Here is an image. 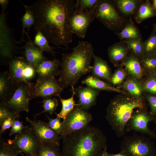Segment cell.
Listing matches in <instances>:
<instances>
[{"mask_svg":"<svg viewBox=\"0 0 156 156\" xmlns=\"http://www.w3.org/2000/svg\"><path fill=\"white\" fill-rule=\"evenodd\" d=\"M82 83L89 87L97 90H105L123 92L119 89L114 88L99 79L92 75L87 76L82 81Z\"/></svg>","mask_w":156,"mask_h":156,"instance_id":"obj_23","label":"cell"},{"mask_svg":"<svg viewBox=\"0 0 156 156\" xmlns=\"http://www.w3.org/2000/svg\"><path fill=\"white\" fill-rule=\"evenodd\" d=\"M144 55L156 54V31L153 30L149 38L143 43Z\"/></svg>","mask_w":156,"mask_h":156,"instance_id":"obj_32","label":"cell"},{"mask_svg":"<svg viewBox=\"0 0 156 156\" xmlns=\"http://www.w3.org/2000/svg\"><path fill=\"white\" fill-rule=\"evenodd\" d=\"M61 62L55 58L52 60L47 59L35 67L38 77H55L59 75Z\"/></svg>","mask_w":156,"mask_h":156,"instance_id":"obj_18","label":"cell"},{"mask_svg":"<svg viewBox=\"0 0 156 156\" xmlns=\"http://www.w3.org/2000/svg\"><path fill=\"white\" fill-rule=\"evenodd\" d=\"M153 2V8L154 11L156 12V0H154Z\"/></svg>","mask_w":156,"mask_h":156,"instance_id":"obj_47","label":"cell"},{"mask_svg":"<svg viewBox=\"0 0 156 156\" xmlns=\"http://www.w3.org/2000/svg\"><path fill=\"white\" fill-rule=\"evenodd\" d=\"M40 143L30 126L16 134L14 139L8 141L21 154L26 156H35Z\"/></svg>","mask_w":156,"mask_h":156,"instance_id":"obj_8","label":"cell"},{"mask_svg":"<svg viewBox=\"0 0 156 156\" xmlns=\"http://www.w3.org/2000/svg\"><path fill=\"white\" fill-rule=\"evenodd\" d=\"M148 99L151 108L152 114H156V96H149Z\"/></svg>","mask_w":156,"mask_h":156,"instance_id":"obj_44","label":"cell"},{"mask_svg":"<svg viewBox=\"0 0 156 156\" xmlns=\"http://www.w3.org/2000/svg\"><path fill=\"white\" fill-rule=\"evenodd\" d=\"M47 117L49 120L48 123L49 127L60 136L62 128V122L61 121V118L56 117L53 119L47 115Z\"/></svg>","mask_w":156,"mask_h":156,"instance_id":"obj_39","label":"cell"},{"mask_svg":"<svg viewBox=\"0 0 156 156\" xmlns=\"http://www.w3.org/2000/svg\"><path fill=\"white\" fill-rule=\"evenodd\" d=\"M6 15L1 11L0 15V55L1 61L3 64H7L15 57V54L18 49L23 47L17 46L21 42L16 40L14 38L13 29L7 25Z\"/></svg>","mask_w":156,"mask_h":156,"instance_id":"obj_5","label":"cell"},{"mask_svg":"<svg viewBox=\"0 0 156 156\" xmlns=\"http://www.w3.org/2000/svg\"><path fill=\"white\" fill-rule=\"evenodd\" d=\"M140 62L144 67L150 69L156 68V54L143 56Z\"/></svg>","mask_w":156,"mask_h":156,"instance_id":"obj_38","label":"cell"},{"mask_svg":"<svg viewBox=\"0 0 156 156\" xmlns=\"http://www.w3.org/2000/svg\"><path fill=\"white\" fill-rule=\"evenodd\" d=\"M42 102L44 110L42 112L37 114L35 116V118L44 113H49L52 114L55 111L58 105V100L55 98L47 97L43 98Z\"/></svg>","mask_w":156,"mask_h":156,"instance_id":"obj_33","label":"cell"},{"mask_svg":"<svg viewBox=\"0 0 156 156\" xmlns=\"http://www.w3.org/2000/svg\"><path fill=\"white\" fill-rule=\"evenodd\" d=\"M95 18L108 29L117 30L123 23V20L117 12L112 1L99 0L94 10Z\"/></svg>","mask_w":156,"mask_h":156,"instance_id":"obj_7","label":"cell"},{"mask_svg":"<svg viewBox=\"0 0 156 156\" xmlns=\"http://www.w3.org/2000/svg\"><path fill=\"white\" fill-rule=\"evenodd\" d=\"M61 156H101L107 139L99 128L87 126L63 139Z\"/></svg>","mask_w":156,"mask_h":156,"instance_id":"obj_3","label":"cell"},{"mask_svg":"<svg viewBox=\"0 0 156 156\" xmlns=\"http://www.w3.org/2000/svg\"><path fill=\"white\" fill-rule=\"evenodd\" d=\"M72 49L71 52L62 54L58 80L64 88L74 87L81 76L91 72L92 67L94 49L90 42L79 41Z\"/></svg>","mask_w":156,"mask_h":156,"instance_id":"obj_2","label":"cell"},{"mask_svg":"<svg viewBox=\"0 0 156 156\" xmlns=\"http://www.w3.org/2000/svg\"><path fill=\"white\" fill-rule=\"evenodd\" d=\"M14 120L12 118H8L4 121L0 127H1L0 131V136H1L6 130L11 127Z\"/></svg>","mask_w":156,"mask_h":156,"instance_id":"obj_43","label":"cell"},{"mask_svg":"<svg viewBox=\"0 0 156 156\" xmlns=\"http://www.w3.org/2000/svg\"><path fill=\"white\" fill-rule=\"evenodd\" d=\"M0 156H18L21 153L14 146L6 143L0 136Z\"/></svg>","mask_w":156,"mask_h":156,"instance_id":"obj_35","label":"cell"},{"mask_svg":"<svg viewBox=\"0 0 156 156\" xmlns=\"http://www.w3.org/2000/svg\"><path fill=\"white\" fill-rule=\"evenodd\" d=\"M77 0H38L29 6L35 18L33 26L40 31L49 44L65 49L73 41L70 25Z\"/></svg>","mask_w":156,"mask_h":156,"instance_id":"obj_1","label":"cell"},{"mask_svg":"<svg viewBox=\"0 0 156 156\" xmlns=\"http://www.w3.org/2000/svg\"><path fill=\"white\" fill-rule=\"evenodd\" d=\"M145 89L153 94H156V79H151L148 80L145 84Z\"/></svg>","mask_w":156,"mask_h":156,"instance_id":"obj_42","label":"cell"},{"mask_svg":"<svg viewBox=\"0 0 156 156\" xmlns=\"http://www.w3.org/2000/svg\"><path fill=\"white\" fill-rule=\"evenodd\" d=\"M144 105L140 98L123 96L113 99L106 110V118L117 137L125 136L126 127L134 110L143 109Z\"/></svg>","mask_w":156,"mask_h":156,"instance_id":"obj_4","label":"cell"},{"mask_svg":"<svg viewBox=\"0 0 156 156\" xmlns=\"http://www.w3.org/2000/svg\"><path fill=\"white\" fill-rule=\"evenodd\" d=\"M9 1L8 0H0V4L1 5L2 11L4 12L5 10L7 8L8 4Z\"/></svg>","mask_w":156,"mask_h":156,"instance_id":"obj_45","label":"cell"},{"mask_svg":"<svg viewBox=\"0 0 156 156\" xmlns=\"http://www.w3.org/2000/svg\"><path fill=\"white\" fill-rule=\"evenodd\" d=\"M121 143L123 151L131 156H149L152 148L150 141L146 137L137 135L125 136Z\"/></svg>","mask_w":156,"mask_h":156,"instance_id":"obj_12","label":"cell"},{"mask_svg":"<svg viewBox=\"0 0 156 156\" xmlns=\"http://www.w3.org/2000/svg\"><path fill=\"white\" fill-rule=\"evenodd\" d=\"M23 47L24 57L29 64L34 67L48 59L44 56L43 52L34 43L29 39Z\"/></svg>","mask_w":156,"mask_h":156,"instance_id":"obj_17","label":"cell"},{"mask_svg":"<svg viewBox=\"0 0 156 156\" xmlns=\"http://www.w3.org/2000/svg\"><path fill=\"white\" fill-rule=\"evenodd\" d=\"M95 9L80 10L75 8L70 20V27L73 34L80 38L85 37L88 27L95 18Z\"/></svg>","mask_w":156,"mask_h":156,"instance_id":"obj_13","label":"cell"},{"mask_svg":"<svg viewBox=\"0 0 156 156\" xmlns=\"http://www.w3.org/2000/svg\"><path fill=\"white\" fill-rule=\"evenodd\" d=\"M64 88L55 77H38L31 87L30 99L39 97H51L55 96L60 97Z\"/></svg>","mask_w":156,"mask_h":156,"instance_id":"obj_9","label":"cell"},{"mask_svg":"<svg viewBox=\"0 0 156 156\" xmlns=\"http://www.w3.org/2000/svg\"><path fill=\"white\" fill-rule=\"evenodd\" d=\"M99 0H77L75 9L83 10H94Z\"/></svg>","mask_w":156,"mask_h":156,"instance_id":"obj_37","label":"cell"},{"mask_svg":"<svg viewBox=\"0 0 156 156\" xmlns=\"http://www.w3.org/2000/svg\"><path fill=\"white\" fill-rule=\"evenodd\" d=\"M126 75V73L123 69H118L112 76L110 82L114 85L118 84L123 81Z\"/></svg>","mask_w":156,"mask_h":156,"instance_id":"obj_41","label":"cell"},{"mask_svg":"<svg viewBox=\"0 0 156 156\" xmlns=\"http://www.w3.org/2000/svg\"><path fill=\"white\" fill-rule=\"evenodd\" d=\"M156 15V12L149 1H146L140 3L137 10L134 19L139 23L144 20Z\"/></svg>","mask_w":156,"mask_h":156,"instance_id":"obj_22","label":"cell"},{"mask_svg":"<svg viewBox=\"0 0 156 156\" xmlns=\"http://www.w3.org/2000/svg\"><path fill=\"white\" fill-rule=\"evenodd\" d=\"M130 20L121 32H115L122 40L134 39L141 37L138 29L134 25L132 19Z\"/></svg>","mask_w":156,"mask_h":156,"instance_id":"obj_28","label":"cell"},{"mask_svg":"<svg viewBox=\"0 0 156 156\" xmlns=\"http://www.w3.org/2000/svg\"><path fill=\"white\" fill-rule=\"evenodd\" d=\"M20 113L12 110L7 107L2 102L0 103V126L4 121L8 118L16 119L20 117Z\"/></svg>","mask_w":156,"mask_h":156,"instance_id":"obj_34","label":"cell"},{"mask_svg":"<svg viewBox=\"0 0 156 156\" xmlns=\"http://www.w3.org/2000/svg\"><path fill=\"white\" fill-rule=\"evenodd\" d=\"M112 2L122 12L127 15L136 12L140 3L139 1L135 0H118Z\"/></svg>","mask_w":156,"mask_h":156,"instance_id":"obj_25","label":"cell"},{"mask_svg":"<svg viewBox=\"0 0 156 156\" xmlns=\"http://www.w3.org/2000/svg\"><path fill=\"white\" fill-rule=\"evenodd\" d=\"M101 156H108V153L106 151V148L104 150Z\"/></svg>","mask_w":156,"mask_h":156,"instance_id":"obj_48","label":"cell"},{"mask_svg":"<svg viewBox=\"0 0 156 156\" xmlns=\"http://www.w3.org/2000/svg\"><path fill=\"white\" fill-rule=\"evenodd\" d=\"M124 43L128 50L131 51L136 55L144 56L143 42L141 37L134 39L125 40L124 41Z\"/></svg>","mask_w":156,"mask_h":156,"instance_id":"obj_31","label":"cell"},{"mask_svg":"<svg viewBox=\"0 0 156 156\" xmlns=\"http://www.w3.org/2000/svg\"><path fill=\"white\" fill-rule=\"evenodd\" d=\"M94 63L91 70V75L98 78L109 81L111 77L110 69L107 62L94 54L93 56Z\"/></svg>","mask_w":156,"mask_h":156,"instance_id":"obj_20","label":"cell"},{"mask_svg":"<svg viewBox=\"0 0 156 156\" xmlns=\"http://www.w3.org/2000/svg\"><path fill=\"white\" fill-rule=\"evenodd\" d=\"M23 156H26L25 155H23Z\"/></svg>","mask_w":156,"mask_h":156,"instance_id":"obj_50","label":"cell"},{"mask_svg":"<svg viewBox=\"0 0 156 156\" xmlns=\"http://www.w3.org/2000/svg\"><path fill=\"white\" fill-rule=\"evenodd\" d=\"M17 86L12 81L8 72H2L0 75V102H4L13 95Z\"/></svg>","mask_w":156,"mask_h":156,"instance_id":"obj_19","label":"cell"},{"mask_svg":"<svg viewBox=\"0 0 156 156\" xmlns=\"http://www.w3.org/2000/svg\"><path fill=\"white\" fill-rule=\"evenodd\" d=\"M28 127L24 126L23 122L19 120L18 118L15 119L10 131L9 135L11 136L14 134L21 133Z\"/></svg>","mask_w":156,"mask_h":156,"instance_id":"obj_40","label":"cell"},{"mask_svg":"<svg viewBox=\"0 0 156 156\" xmlns=\"http://www.w3.org/2000/svg\"><path fill=\"white\" fill-rule=\"evenodd\" d=\"M128 49L122 42H117L112 45L108 49V54L111 62L115 64L125 58Z\"/></svg>","mask_w":156,"mask_h":156,"instance_id":"obj_21","label":"cell"},{"mask_svg":"<svg viewBox=\"0 0 156 156\" xmlns=\"http://www.w3.org/2000/svg\"><path fill=\"white\" fill-rule=\"evenodd\" d=\"M34 133L39 141L45 143L59 147L60 135L49 127L47 123L35 119L26 118Z\"/></svg>","mask_w":156,"mask_h":156,"instance_id":"obj_14","label":"cell"},{"mask_svg":"<svg viewBox=\"0 0 156 156\" xmlns=\"http://www.w3.org/2000/svg\"><path fill=\"white\" fill-rule=\"evenodd\" d=\"M142 109L133 112L127 124L126 132L133 131L156 138V134L148 127V123L154 120V118Z\"/></svg>","mask_w":156,"mask_h":156,"instance_id":"obj_15","label":"cell"},{"mask_svg":"<svg viewBox=\"0 0 156 156\" xmlns=\"http://www.w3.org/2000/svg\"><path fill=\"white\" fill-rule=\"evenodd\" d=\"M35 156H61V155L59 147L40 141Z\"/></svg>","mask_w":156,"mask_h":156,"instance_id":"obj_30","label":"cell"},{"mask_svg":"<svg viewBox=\"0 0 156 156\" xmlns=\"http://www.w3.org/2000/svg\"><path fill=\"white\" fill-rule=\"evenodd\" d=\"M153 28V30L156 31V23L154 25Z\"/></svg>","mask_w":156,"mask_h":156,"instance_id":"obj_49","label":"cell"},{"mask_svg":"<svg viewBox=\"0 0 156 156\" xmlns=\"http://www.w3.org/2000/svg\"><path fill=\"white\" fill-rule=\"evenodd\" d=\"M124 64L126 70L131 75L138 78L141 77L142 70L141 64L136 57L131 56L127 58Z\"/></svg>","mask_w":156,"mask_h":156,"instance_id":"obj_27","label":"cell"},{"mask_svg":"<svg viewBox=\"0 0 156 156\" xmlns=\"http://www.w3.org/2000/svg\"><path fill=\"white\" fill-rule=\"evenodd\" d=\"M78 97L77 105L82 109L87 111L96 104L98 90L88 86H79L74 89Z\"/></svg>","mask_w":156,"mask_h":156,"instance_id":"obj_16","label":"cell"},{"mask_svg":"<svg viewBox=\"0 0 156 156\" xmlns=\"http://www.w3.org/2000/svg\"><path fill=\"white\" fill-rule=\"evenodd\" d=\"M108 156H127L122 153L108 155Z\"/></svg>","mask_w":156,"mask_h":156,"instance_id":"obj_46","label":"cell"},{"mask_svg":"<svg viewBox=\"0 0 156 156\" xmlns=\"http://www.w3.org/2000/svg\"><path fill=\"white\" fill-rule=\"evenodd\" d=\"M8 65L10 76L17 86L23 82L30 83L28 80L36 73L35 67L28 63L23 57H15Z\"/></svg>","mask_w":156,"mask_h":156,"instance_id":"obj_10","label":"cell"},{"mask_svg":"<svg viewBox=\"0 0 156 156\" xmlns=\"http://www.w3.org/2000/svg\"><path fill=\"white\" fill-rule=\"evenodd\" d=\"M123 87L133 96L139 98L141 93V89L140 86L132 80L126 81L123 83Z\"/></svg>","mask_w":156,"mask_h":156,"instance_id":"obj_36","label":"cell"},{"mask_svg":"<svg viewBox=\"0 0 156 156\" xmlns=\"http://www.w3.org/2000/svg\"><path fill=\"white\" fill-rule=\"evenodd\" d=\"M32 85L31 83L23 82L20 83L12 96L6 101L2 102L8 108L16 112H28Z\"/></svg>","mask_w":156,"mask_h":156,"instance_id":"obj_11","label":"cell"},{"mask_svg":"<svg viewBox=\"0 0 156 156\" xmlns=\"http://www.w3.org/2000/svg\"><path fill=\"white\" fill-rule=\"evenodd\" d=\"M33 42L43 52L50 54L55 58L56 52L53 50L54 48L49 45L48 40L40 31H36Z\"/></svg>","mask_w":156,"mask_h":156,"instance_id":"obj_29","label":"cell"},{"mask_svg":"<svg viewBox=\"0 0 156 156\" xmlns=\"http://www.w3.org/2000/svg\"><path fill=\"white\" fill-rule=\"evenodd\" d=\"M25 9V12L23 15L21 21L22 24V35L20 41L21 42L25 41L24 40V35L26 34L29 38L30 39L28 34L25 31V29L27 28L28 31H29L30 28L33 26L35 23V18L32 12L30 9L29 6L25 5L21 2Z\"/></svg>","mask_w":156,"mask_h":156,"instance_id":"obj_24","label":"cell"},{"mask_svg":"<svg viewBox=\"0 0 156 156\" xmlns=\"http://www.w3.org/2000/svg\"><path fill=\"white\" fill-rule=\"evenodd\" d=\"M74 89V87H72V95L70 98L64 99H62L60 96L59 97L62 104V109L60 113H55V114L57 117L63 119V120L65 119L77 105L75 103V101L74 99V95L75 94Z\"/></svg>","mask_w":156,"mask_h":156,"instance_id":"obj_26","label":"cell"},{"mask_svg":"<svg viewBox=\"0 0 156 156\" xmlns=\"http://www.w3.org/2000/svg\"><path fill=\"white\" fill-rule=\"evenodd\" d=\"M92 120L90 113L82 109L77 105L62 121L60 139H63L69 135L86 127Z\"/></svg>","mask_w":156,"mask_h":156,"instance_id":"obj_6","label":"cell"}]
</instances>
